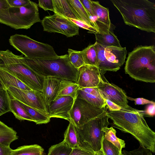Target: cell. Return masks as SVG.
<instances>
[{
    "label": "cell",
    "mask_w": 155,
    "mask_h": 155,
    "mask_svg": "<svg viewBox=\"0 0 155 155\" xmlns=\"http://www.w3.org/2000/svg\"><path fill=\"white\" fill-rule=\"evenodd\" d=\"M143 110L133 113L124 110L107 112V116L113 121L112 125L122 132L131 134L141 147L155 152V133L147 124Z\"/></svg>",
    "instance_id": "6da1fadb"
},
{
    "label": "cell",
    "mask_w": 155,
    "mask_h": 155,
    "mask_svg": "<svg viewBox=\"0 0 155 155\" xmlns=\"http://www.w3.org/2000/svg\"><path fill=\"white\" fill-rule=\"evenodd\" d=\"M124 23L148 32L155 33V4L148 0H111Z\"/></svg>",
    "instance_id": "7a4b0ae2"
},
{
    "label": "cell",
    "mask_w": 155,
    "mask_h": 155,
    "mask_svg": "<svg viewBox=\"0 0 155 155\" xmlns=\"http://www.w3.org/2000/svg\"><path fill=\"white\" fill-rule=\"evenodd\" d=\"M21 62L44 78L52 77L76 82L78 71L71 63L68 54L49 59H31L19 55Z\"/></svg>",
    "instance_id": "3957f363"
},
{
    "label": "cell",
    "mask_w": 155,
    "mask_h": 155,
    "mask_svg": "<svg viewBox=\"0 0 155 155\" xmlns=\"http://www.w3.org/2000/svg\"><path fill=\"white\" fill-rule=\"evenodd\" d=\"M124 70L136 81L155 83V46L141 45L134 48L128 54Z\"/></svg>",
    "instance_id": "277c9868"
},
{
    "label": "cell",
    "mask_w": 155,
    "mask_h": 155,
    "mask_svg": "<svg viewBox=\"0 0 155 155\" xmlns=\"http://www.w3.org/2000/svg\"><path fill=\"white\" fill-rule=\"evenodd\" d=\"M3 68L31 89L42 92L45 78L40 76L21 61L18 55L8 49L0 51Z\"/></svg>",
    "instance_id": "5b68a950"
},
{
    "label": "cell",
    "mask_w": 155,
    "mask_h": 155,
    "mask_svg": "<svg viewBox=\"0 0 155 155\" xmlns=\"http://www.w3.org/2000/svg\"><path fill=\"white\" fill-rule=\"evenodd\" d=\"M41 21L38 5L31 1L22 6L0 10V23L15 29H28L35 23Z\"/></svg>",
    "instance_id": "8992f818"
},
{
    "label": "cell",
    "mask_w": 155,
    "mask_h": 155,
    "mask_svg": "<svg viewBox=\"0 0 155 155\" xmlns=\"http://www.w3.org/2000/svg\"><path fill=\"white\" fill-rule=\"evenodd\" d=\"M107 112L89 121L80 129L75 127L80 147L94 153L100 150L105 135L102 129L110 124L106 115Z\"/></svg>",
    "instance_id": "52a82bcc"
},
{
    "label": "cell",
    "mask_w": 155,
    "mask_h": 155,
    "mask_svg": "<svg viewBox=\"0 0 155 155\" xmlns=\"http://www.w3.org/2000/svg\"><path fill=\"white\" fill-rule=\"evenodd\" d=\"M9 42L14 48L29 58L45 59L59 56L51 45L35 41L26 35H12Z\"/></svg>",
    "instance_id": "ba28073f"
},
{
    "label": "cell",
    "mask_w": 155,
    "mask_h": 155,
    "mask_svg": "<svg viewBox=\"0 0 155 155\" xmlns=\"http://www.w3.org/2000/svg\"><path fill=\"white\" fill-rule=\"evenodd\" d=\"M97 54V67L101 73L107 71L116 72L124 63L127 51L126 47H105L94 44Z\"/></svg>",
    "instance_id": "9c48e42d"
},
{
    "label": "cell",
    "mask_w": 155,
    "mask_h": 155,
    "mask_svg": "<svg viewBox=\"0 0 155 155\" xmlns=\"http://www.w3.org/2000/svg\"><path fill=\"white\" fill-rule=\"evenodd\" d=\"M106 109H100L84 99L76 98L69 113L70 121L80 129L89 121L107 111Z\"/></svg>",
    "instance_id": "30bf717a"
},
{
    "label": "cell",
    "mask_w": 155,
    "mask_h": 155,
    "mask_svg": "<svg viewBox=\"0 0 155 155\" xmlns=\"http://www.w3.org/2000/svg\"><path fill=\"white\" fill-rule=\"evenodd\" d=\"M97 87L102 97L109 99L126 111L133 113L140 111L129 106L125 91L117 86L109 82L102 74L101 73L100 81Z\"/></svg>",
    "instance_id": "8fae6325"
},
{
    "label": "cell",
    "mask_w": 155,
    "mask_h": 155,
    "mask_svg": "<svg viewBox=\"0 0 155 155\" xmlns=\"http://www.w3.org/2000/svg\"><path fill=\"white\" fill-rule=\"evenodd\" d=\"M43 31L56 32L67 37L79 35V27L68 18L57 14L45 16L41 21Z\"/></svg>",
    "instance_id": "7c38bea8"
},
{
    "label": "cell",
    "mask_w": 155,
    "mask_h": 155,
    "mask_svg": "<svg viewBox=\"0 0 155 155\" xmlns=\"http://www.w3.org/2000/svg\"><path fill=\"white\" fill-rule=\"evenodd\" d=\"M10 95L18 101L48 116V110L42 92L34 90H26L14 87L6 89Z\"/></svg>",
    "instance_id": "4fadbf2b"
},
{
    "label": "cell",
    "mask_w": 155,
    "mask_h": 155,
    "mask_svg": "<svg viewBox=\"0 0 155 155\" xmlns=\"http://www.w3.org/2000/svg\"><path fill=\"white\" fill-rule=\"evenodd\" d=\"M78 71V79L76 82L79 89L97 87L101 78V73L96 66L85 64Z\"/></svg>",
    "instance_id": "5bb4252c"
},
{
    "label": "cell",
    "mask_w": 155,
    "mask_h": 155,
    "mask_svg": "<svg viewBox=\"0 0 155 155\" xmlns=\"http://www.w3.org/2000/svg\"><path fill=\"white\" fill-rule=\"evenodd\" d=\"M74 100L69 96H62L54 99L48 107L50 118L63 119L70 121L69 113Z\"/></svg>",
    "instance_id": "9a60e30c"
},
{
    "label": "cell",
    "mask_w": 155,
    "mask_h": 155,
    "mask_svg": "<svg viewBox=\"0 0 155 155\" xmlns=\"http://www.w3.org/2000/svg\"><path fill=\"white\" fill-rule=\"evenodd\" d=\"M61 80L60 79L52 77L44 78L42 93L48 107L56 97Z\"/></svg>",
    "instance_id": "2e32d148"
},
{
    "label": "cell",
    "mask_w": 155,
    "mask_h": 155,
    "mask_svg": "<svg viewBox=\"0 0 155 155\" xmlns=\"http://www.w3.org/2000/svg\"><path fill=\"white\" fill-rule=\"evenodd\" d=\"M93 33L95 36L96 42L103 46L122 47L117 37L110 29L99 30V32Z\"/></svg>",
    "instance_id": "e0dca14e"
},
{
    "label": "cell",
    "mask_w": 155,
    "mask_h": 155,
    "mask_svg": "<svg viewBox=\"0 0 155 155\" xmlns=\"http://www.w3.org/2000/svg\"><path fill=\"white\" fill-rule=\"evenodd\" d=\"M91 3L94 16L97 18V21L101 25L110 29L111 23L108 8L102 6L98 1L91 0Z\"/></svg>",
    "instance_id": "ac0fdd59"
},
{
    "label": "cell",
    "mask_w": 155,
    "mask_h": 155,
    "mask_svg": "<svg viewBox=\"0 0 155 155\" xmlns=\"http://www.w3.org/2000/svg\"><path fill=\"white\" fill-rule=\"evenodd\" d=\"M0 82L6 89L10 87H14L24 90H31L4 69L1 64H0Z\"/></svg>",
    "instance_id": "d6986e66"
},
{
    "label": "cell",
    "mask_w": 155,
    "mask_h": 155,
    "mask_svg": "<svg viewBox=\"0 0 155 155\" xmlns=\"http://www.w3.org/2000/svg\"><path fill=\"white\" fill-rule=\"evenodd\" d=\"M74 12L80 20L99 31L96 22L92 20L80 0H68Z\"/></svg>",
    "instance_id": "ffe728a7"
},
{
    "label": "cell",
    "mask_w": 155,
    "mask_h": 155,
    "mask_svg": "<svg viewBox=\"0 0 155 155\" xmlns=\"http://www.w3.org/2000/svg\"><path fill=\"white\" fill-rule=\"evenodd\" d=\"M54 12L68 18L80 21L68 0H52Z\"/></svg>",
    "instance_id": "44dd1931"
},
{
    "label": "cell",
    "mask_w": 155,
    "mask_h": 155,
    "mask_svg": "<svg viewBox=\"0 0 155 155\" xmlns=\"http://www.w3.org/2000/svg\"><path fill=\"white\" fill-rule=\"evenodd\" d=\"M79 89L76 82L66 80H61L58 90L54 99L62 96H69L75 100Z\"/></svg>",
    "instance_id": "7402d4cb"
},
{
    "label": "cell",
    "mask_w": 155,
    "mask_h": 155,
    "mask_svg": "<svg viewBox=\"0 0 155 155\" xmlns=\"http://www.w3.org/2000/svg\"><path fill=\"white\" fill-rule=\"evenodd\" d=\"M18 138L17 133L15 130L0 120V143L9 146Z\"/></svg>",
    "instance_id": "603a6c76"
},
{
    "label": "cell",
    "mask_w": 155,
    "mask_h": 155,
    "mask_svg": "<svg viewBox=\"0 0 155 155\" xmlns=\"http://www.w3.org/2000/svg\"><path fill=\"white\" fill-rule=\"evenodd\" d=\"M102 130L105 133L104 138L118 148L120 155H123L122 149L125 147V143L124 140L117 137L116 130L112 127H104Z\"/></svg>",
    "instance_id": "cb8c5ba5"
},
{
    "label": "cell",
    "mask_w": 155,
    "mask_h": 155,
    "mask_svg": "<svg viewBox=\"0 0 155 155\" xmlns=\"http://www.w3.org/2000/svg\"><path fill=\"white\" fill-rule=\"evenodd\" d=\"M44 149L37 144L25 145L12 150L9 155H43Z\"/></svg>",
    "instance_id": "d4e9b609"
},
{
    "label": "cell",
    "mask_w": 155,
    "mask_h": 155,
    "mask_svg": "<svg viewBox=\"0 0 155 155\" xmlns=\"http://www.w3.org/2000/svg\"><path fill=\"white\" fill-rule=\"evenodd\" d=\"M10 111L16 118L20 120H27L34 122L33 120L21 105L19 101L11 98L10 103Z\"/></svg>",
    "instance_id": "484cf974"
},
{
    "label": "cell",
    "mask_w": 155,
    "mask_h": 155,
    "mask_svg": "<svg viewBox=\"0 0 155 155\" xmlns=\"http://www.w3.org/2000/svg\"><path fill=\"white\" fill-rule=\"evenodd\" d=\"M64 140L72 149L80 147L75 127L70 122L64 133Z\"/></svg>",
    "instance_id": "4316f807"
},
{
    "label": "cell",
    "mask_w": 155,
    "mask_h": 155,
    "mask_svg": "<svg viewBox=\"0 0 155 155\" xmlns=\"http://www.w3.org/2000/svg\"><path fill=\"white\" fill-rule=\"evenodd\" d=\"M77 98L84 99L100 109L106 108L107 104L102 97H99L87 93L80 89L78 91Z\"/></svg>",
    "instance_id": "83f0119b"
},
{
    "label": "cell",
    "mask_w": 155,
    "mask_h": 155,
    "mask_svg": "<svg viewBox=\"0 0 155 155\" xmlns=\"http://www.w3.org/2000/svg\"><path fill=\"white\" fill-rule=\"evenodd\" d=\"M19 102L36 124H46L50 121L51 118L49 116L46 115L20 102Z\"/></svg>",
    "instance_id": "f1b7e54d"
},
{
    "label": "cell",
    "mask_w": 155,
    "mask_h": 155,
    "mask_svg": "<svg viewBox=\"0 0 155 155\" xmlns=\"http://www.w3.org/2000/svg\"><path fill=\"white\" fill-rule=\"evenodd\" d=\"M81 51L85 64L97 66V54L94 44Z\"/></svg>",
    "instance_id": "f546056e"
},
{
    "label": "cell",
    "mask_w": 155,
    "mask_h": 155,
    "mask_svg": "<svg viewBox=\"0 0 155 155\" xmlns=\"http://www.w3.org/2000/svg\"><path fill=\"white\" fill-rule=\"evenodd\" d=\"M72 150L63 140L52 146L49 149L47 155H69Z\"/></svg>",
    "instance_id": "4dcf8cb0"
},
{
    "label": "cell",
    "mask_w": 155,
    "mask_h": 155,
    "mask_svg": "<svg viewBox=\"0 0 155 155\" xmlns=\"http://www.w3.org/2000/svg\"><path fill=\"white\" fill-rule=\"evenodd\" d=\"M11 98L6 89L0 88V116L10 111Z\"/></svg>",
    "instance_id": "1f68e13d"
},
{
    "label": "cell",
    "mask_w": 155,
    "mask_h": 155,
    "mask_svg": "<svg viewBox=\"0 0 155 155\" xmlns=\"http://www.w3.org/2000/svg\"><path fill=\"white\" fill-rule=\"evenodd\" d=\"M68 52L71 63L77 69L85 64L81 51L68 48Z\"/></svg>",
    "instance_id": "d6a6232c"
},
{
    "label": "cell",
    "mask_w": 155,
    "mask_h": 155,
    "mask_svg": "<svg viewBox=\"0 0 155 155\" xmlns=\"http://www.w3.org/2000/svg\"><path fill=\"white\" fill-rule=\"evenodd\" d=\"M101 147L105 155H120L118 148L103 137Z\"/></svg>",
    "instance_id": "836d02e7"
},
{
    "label": "cell",
    "mask_w": 155,
    "mask_h": 155,
    "mask_svg": "<svg viewBox=\"0 0 155 155\" xmlns=\"http://www.w3.org/2000/svg\"><path fill=\"white\" fill-rule=\"evenodd\" d=\"M122 153L123 155H153L151 150L140 146L138 148L132 151H122Z\"/></svg>",
    "instance_id": "e575fe53"
},
{
    "label": "cell",
    "mask_w": 155,
    "mask_h": 155,
    "mask_svg": "<svg viewBox=\"0 0 155 155\" xmlns=\"http://www.w3.org/2000/svg\"><path fill=\"white\" fill-rule=\"evenodd\" d=\"M70 21L77 25L79 27H81L84 29H87L93 33L99 32L98 30L96 28L86 24L80 21L75 20L71 18H68Z\"/></svg>",
    "instance_id": "d590c367"
},
{
    "label": "cell",
    "mask_w": 155,
    "mask_h": 155,
    "mask_svg": "<svg viewBox=\"0 0 155 155\" xmlns=\"http://www.w3.org/2000/svg\"><path fill=\"white\" fill-rule=\"evenodd\" d=\"M38 5L45 11L50 10L54 12L52 0H39Z\"/></svg>",
    "instance_id": "8d00e7d4"
},
{
    "label": "cell",
    "mask_w": 155,
    "mask_h": 155,
    "mask_svg": "<svg viewBox=\"0 0 155 155\" xmlns=\"http://www.w3.org/2000/svg\"><path fill=\"white\" fill-rule=\"evenodd\" d=\"M95 153L81 147H78L73 149L69 155H94Z\"/></svg>",
    "instance_id": "74e56055"
},
{
    "label": "cell",
    "mask_w": 155,
    "mask_h": 155,
    "mask_svg": "<svg viewBox=\"0 0 155 155\" xmlns=\"http://www.w3.org/2000/svg\"><path fill=\"white\" fill-rule=\"evenodd\" d=\"M106 104V109H108L110 111L121 110H125L124 109L107 98L102 97Z\"/></svg>",
    "instance_id": "f35d334b"
},
{
    "label": "cell",
    "mask_w": 155,
    "mask_h": 155,
    "mask_svg": "<svg viewBox=\"0 0 155 155\" xmlns=\"http://www.w3.org/2000/svg\"><path fill=\"white\" fill-rule=\"evenodd\" d=\"M127 99L130 101H134L135 105H142L155 103V102L153 101H150L142 97L134 98L127 96Z\"/></svg>",
    "instance_id": "ab89813d"
},
{
    "label": "cell",
    "mask_w": 155,
    "mask_h": 155,
    "mask_svg": "<svg viewBox=\"0 0 155 155\" xmlns=\"http://www.w3.org/2000/svg\"><path fill=\"white\" fill-rule=\"evenodd\" d=\"M82 5L87 12L90 17L94 16L93 13L91 3V0H80Z\"/></svg>",
    "instance_id": "60d3db41"
},
{
    "label": "cell",
    "mask_w": 155,
    "mask_h": 155,
    "mask_svg": "<svg viewBox=\"0 0 155 155\" xmlns=\"http://www.w3.org/2000/svg\"><path fill=\"white\" fill-rule=\"evenodd\" d=\"M144 116L153 117L155 114V103L150 104L147 105L145 110H143Z\"/></svg>",
    "instance_id": "b9f144b4"
},
{
    "label": "cell",
    "mask_w": 155,
    "mask_h": 155,
    "mask_svg": "<svg viewBox=\"0 0 155 155\" xmlns=\"http://www.w3.org/2000/svg\"><path fill=\"white\" fill-rule=\"evenodd\" d=\"M10 7H20L28 4L30 2L29 0H7Z\"/></svg>",
    "instance_id": "7bdbcfd3"
},
{
    "label": "cell",
    "mask_w": 155,
    "mask_h": 155,
    "mask_svg": "<svg viewBox=\"0 0 155 155\" xmlns=\"http://www.w3.org/2000/svg\"><path fill=\"white\" fill-rule=\"evenodd\" d=\"M79 89L87 93L99 97H102L97 87H86Z\"/></svg>",
    "instance_id": "ee69618b"
},
{
    "label": "cell",
    "mask_w": 155,
    "mask_h": 155,
    "mask_svg": "<svg viewBox=\"0 0 155 155\" xmlns=\"http://www.w3.org/2000/svg\"><path fill=\"white\" fill-rule=\"evenodd\" d=\"M12 150L10 146H6L0 143V155H9Z\"/></svg>",
    "instance_id": "f6af8a7d"
},
{
    "label": "cell",
    "mask_w": 155,
    "mask_h": 155,
    "mask_svg": "<svg viewBox=\"0 0 155 155\" xmlns=\"http://www.w3.org/2000/svg\"><path fill=\"white\" fill-rule=\"evenodd\" d=\"M10 7L7 0H0V10L6 9Z\"/></svg>",
    "instance_id": "bcb514c9"
},
{
    "label": "cell",
    "mask_w": 155,
    "mask_h": 155,
    "mask_svg": "<svg viewBox=\"0 0 155 155\" xmlns=\"http://www.w3.org/2000/svg\"><path fill=\"white\" fill-rule=\"evenodd\" d=\"M94 155H105L101 147L100 150L96 153Z\"/></svg>",
    "instance_id": "7dc6e473"
},
{
    "label": "cell",
    "mask_w": 155,
    "mask_h": 155,
    "mask_svg": "<svg viewBox=\"0 0 155 155\" xmlns=\"http://www.w3.org/2000/svg\"><path fill=\"white\" fill-rule=\"evenodd\" d=\"M0 88H5L3 86V85H2V84L0 82Z\"/></svg>",
    "instance_id": "c3c4849f"
}]
</instances>
